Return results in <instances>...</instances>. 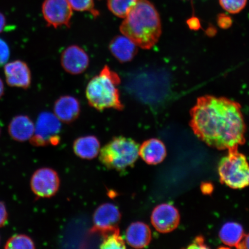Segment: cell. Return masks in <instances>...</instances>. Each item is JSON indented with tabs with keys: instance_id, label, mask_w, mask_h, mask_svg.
Here are the masks:
<instances>
[{
	"instance_id": "cell-21",
	"label": "cell",
	"mask_w": 249,
	"mask_h": 249,
	"mask_svg": "<svg viewBox=\"0 0 249 249\" xmlns=\"http://www.w3.org/2000/svg\"><path fill=\"white\" fill-rule=\"evenodd\" d=\"M6 249H34L35 244L29 236L25 234H17L11 236L6 242Z\"/></svg>"
},
{
	"instance_id": "cell-14",
	"label": "cell",
	"mask_w": 249,
	"mask_h": 249,
	"mask_svg": "<svg viewBox=\"0 0 249 249\" xmlns=\"http://www.w3.org/2000/svg\"><path fill=\"white\" fill-rule=\"evenodd\" d=\"M8 133L11 138L18 142L30 140L35 132V124L26 115H18L12 118L8 125Z\"/></svg>"
},
{
	"instance_id": "cell-24",
	"label": "cell",
	"mask_w": 249,
	"mask_h": 249,
	"mask_svg": "<svg viewBox=\"0 0 249 249\" xmlns=\"http://www.w3.org/2000/svg\"><path fill=\"white\" fill-rule=\"evenodd\" d=\"M247 1L248 0H219L221 7L232 14L241 12L247 5Z\"/></svg>"
},
{
	"instance_id": "cell-10",
	"label": "cell",
	"mask_w": 249,
	"mask_h": 249,
	"mask_svg": "<svg viewBox=\"0 0 249 249\" xmlns=\"http://www.w3.org/2000/svg\"><path fill=\"white\" fill-rule=\"evenodd\" d=\"M151 223L158 232L169 233L178 227L180 215L178 210L170 204H161L154 208L151 214Z\"/></svg>"
},
{
	"instance_id": "cell-32",
	"label": "cell",
	"mask_w": 249,
	"mask_h": 249,
	"mask_svg": "<svg viewBox=\"0 0 249 249\" xmlns=\"http://www.w3.org/2000/svg\"><path fill=\"white\" fill-rule=\"evenodd\" d=\"M201 191L204 194H210L213 191V186L211 183H204L201 185Z\"/></svg>"
},
{
	"instance_id": "cell-28",
	"label": "cell",
	"mask_w": 249,
	"mask_h": 249,
	"mask_svg": "<svg viewBox=\"0 0 249 249\" xmlns=\"http://www.w3.org/2000/svg\"><path fill=\"white\" fill-rule=\"evenodd\" d=\"M188 249H207V246L205 244L204 239L201 236H198L195 239Z\"/></svg>"
},
{
	"instance_id": "cell-33",
	"label": "cell",
	"mask_w": 249,
	"mask_h": 249,
	"mask_svg": "<svg viewBox=\"0 0 249 249\" xmlns=\"http://www.w3.org/2000/svg\"><path fill=\"white\" fill-rule=\"evenodd\" d=\"M5 87L4 82L0 78V99L2 98V96L4 94Z\"/></svg>"
},
{
	"instance_id": "cell-34",
	"label": "cell",
	"mask_w": 249,
	"mask_h": 249,
	"mask_svg": "<svg viewBox=\"0 0 249 249\" xmlns=\"http://www.w3.org/2000/svg\"><path fill=\"white\" fill-rule=\"evenodd\" d=\"M0 135H1V129H0Z\"/></svg>"
},
{
	"instance_id": "cell-11",
	"label": "cell",
	"mask_w": 249,
	"mask_h": 249,
	"mask_svg": "<svg viewBox=\"0 0 249 249\" xmlns=\"http://www.w3.org/2000/svg\"><path fill=\"white\" fill-rule=\"evenodd\" d=\"M61 63L68 73L80 74L89 67V59L87 53L80 46L71 45L62 53Z\"/></svg>"
},
{
	"instance_id": "cell-3",
	"label": "cell",
	"mask_w": 249,
	"mask_h": 249,
	"mask_svg": "<svg viewBox=\"0 0 249 249\" xmlns=\"http://www.w3.org/2000/svg\"><path fill=\"white\" fill-rule=\"evenodd\" d=\"M120 83L118 74L106 65L87 86L86 95L89 105L99 111L106 108L122 110L124 105L118 89Z\"/></svg>"
},
{
	"instance_id": "cell-29",
	"label": "cell",
	"mask_w": 249,
	"mask_h": 249,
	"mask_svg": "<svg viewBox=\"0 0 249 249\" xmlns=\"http://www.w3.org/2000/svg\"><path fill=\"white\" fill-rule=\"evenodd\" d=\"M187 23H188L189 27L193 30H198L200 27V21H199L198 18L196 17L190 18L187 21Z\"/></svg>"
},
{
	"instance_id": "cell-9",
	"label": "cell",
	"mask_w": 249,
	"mask_h": 249,
	"mask_svg": "<svg viewBox=\"0 0 249 249\" xmlns=\"http://www.w3.org/2000/svg\"><path fill=\"white\" fill-rule=\"evenodd\" d=\"M121 214L119 209L113 204L105 203L96 208L93 215V232H99L105 235L119 229Z\"/></svg>"
},
{
	"instance_id": "cell-23",
	"label": "cell",
	"mask_w": 249,
	"mask_h": 249,
	"mask_svg": "<svg viewBox=\"0 0 249 249\" xmlns=\"http://www.w3.org/2000/svg\"><path fill=\"white\" fill-rule=\"evenodd\" d=\"M71 8L74 11L89 12L93 17H98L99 12L95 8L93 0H68Z\"/></svg>"
},
{
	"instance_id": "cell-15",
	"label": "cell",
	"mask_w": 249,
	"mask_h": 249,
	"mask_svg": "<svg viewBox=\"0 0 249 249\" xmlns=\"http://www.w3.org/2000/svg\"><path fill=\"white\" fill-rule=\"evenodd\" d=\"M111 53L120 62L132 61L138 53V46L124 36H118L111 40L109 44Z\"/></svg>"
},
{
	"instance_id": "cell-16",
	"label": "cell",
	"mask_w": 249,
	"mask_h": 249,
	"mask_svg": "<svg viewBox=\"0 0 249 249\" xmlns=\"http://www.w3.org/2000/svg\"><path fill=\"white\" fill-rule=\"evenodd\" d=\"M139 155L148 164L156 165L162 162L167 155L164 143L158 139L146 140L139 147Z\"/></svg>"
},
{
	"instance_id": "cell-18",
	"label": "cell",
	"mask_w": 249,
	"mask_h": 249,
	"mask_svg": "<svg viewBox=\"0 0 249 249\" xmlns=\"http://www.w3.org/2000/svg\"><path fill=\"white\" fill-rule=\"evenodd\" d=\"M100 148V142L94 136L81 137L73 143L74 154L84 160H92L97 157Z\"/></svg>"
},
{
	"instance_id": "cell-1",
	"label": "cell",
	"mask_w": 249,
	"mask_h": 249,
	"mask_svg": "<svg viewBox=\"0 0 249 249\" xmlns=\"http://www.w3.org/2000/svg\"><path fill=\"white\" fill-rule=\"evenodd\" d=\"M190 114L193 131L210 147L229 150L245 144L247 126L239 103L205 95L197 99Z\"/></svg>"
},
{
	"instance_id": "cell-25",
	"label": "cell",
	"mask_w": 249,
	"mask_h": 249,
	"mask_svg": "<svg viewBox=\"0 0 249 249\" xmlns=\"http://www.w3.org/2000/svg\"><path fill=\"white\" fill-rule=\"evenodd\" d=\"M11 51L7 42L0 38V67L4 66L10 57Z\"/></svg>"
},
{
	"instance_id": "cell-5",
	"label": "cell",
	"mask_w": 249,
	"mask_h": 249,
	"mask_svg": "<svg viewBox=\"0 0 249 249\" xmlns=\"http://www.w3.org/2000/svg\"><path fill=\"white\" fill-rule=\"evenodd\" d=\"M221 160L218 172L220 182L232 189H241L249 185V164L238 148L229 149Z\"/></svg>"
},
{
	"instance_id": "cell-30",
	"label": "cell",
	"mask_w": 249,
	"mask_h": 249,
	"mask_svg": "<svg viewBox=\"0 0 249 249\" xmlns=\"http://www.w3.org/2000/svg\"><path fill=\"white\" fill-rule=\"evenodd\" d=\"M237 249H249V233L245 235L244 238H243L242 241L239 244Z\"/></svg>"
},
{
	"instance_id": "cell-20",
	"label": "cell",
	"mask_w": 249,
	"mask_h": 249,
	"mask_svg": "<svg viewBox=\"0 0 249 249\" xmlns=\"http://www.w3.org/2000/svg\"><path fill=\"white\" fill-rule=\"evenodd\" d=\"M138 0H108L107 7L112 14L120 18H124Z\"/></svg>"
},
{
	"instance_id": "cell-27",
	"label": "cell",
	"mask_w": 249,
	"mask_h": 249,
	"mask_svg": "<svg viewBox=\"0 0 249 249\" xmlns=\"http://www.w3.org/2000/svg\"><path fill=\"white\" fill-rule=\"evenodd\" d=\"M8 218V212L4 202L0 201V228L5 226Z\"/></svg>"
},
{
	"instance_id": "cell-4",
	"label": "cell",
	"mask_w": 249,
	"mask_h": 249,
	"mask_svg": "<svg viewBox=\"0 0 249 249\" xmlns=\"http://www.w3.org/2000/svg\"><path fill=\"white\" fill-rule=\"evenodd\" d=\"M139 147L138 142L132 139L116 137L101 149L99 160L108 169L126 170L138 160Z\"/></svg>"
},
{
	"instance_id": "cell-6",
	"label": "cell",
	"mask_w": 249,
	"mask_h": 249,
	"mask_svg": "<svg viewBox=\"0 0 249 249\" xmlns=\"http://www.w3.org/2000/svg\"><path fill=\"white\" fill-rule=\"evenodd\" d=\"M61 121L54 114L44 111L39 114L35 125V132L30 139L31 144L36 147L60 142L61 130Z\"/></svg>"
},
{
	"instance_id": "cell-2",
	"label": "cell",
	"mask_w": 249,
	"mask_h": 249,
	"mask_svg": "<svg viewBox=\"0 0 249 249\" xmlns=\"http://www.w3.org/2000/svg\"><path fill=\"white\" fill-rule=\"evenodd\" d=\"M120 29L140 48L150 49L157 44L161 34L160 14L148 0H138L124 18Z\"/></svg>"
},
{
	"instance_id": "cell-31",
	"label": "cell",
	"mask_w": 249,
	"mask_h": 249,
	"mask_svg": "<svg viewBox=\"0 0 249 249\" xmlns=\"http://www.w3.org/2000/svg\"><path fill=\"white\" fill-rule=\"evenodd\" d=\"M7 19L4 14L0 12V34L4 31L7 27Z\"/></svg>"
},
{
	"instance_id": "cell-13",
	"label": "cell",
	"mask_w": 249,
	"mask_h": 249,
	"mask_svg": "<svg viewBox=\"0 0 249 249\" xmlns=\"http://www.w3.org/2000/svg\"><path fill=\"white\" fill-rule=\"evenodd\" d=\"M80 105L78 99L73 96H61L55 101L54 113L55 116L62 122L70 124L79 117L80 113Z\"/></svg>"
},
{
	"instance_id": "cell-7",
	"label": "cell",
	"mask_w": 249,
	"mask_h": 249,
	"mask_svg": "<svg viewBox=\"0 0 249 249\" xmlns=\"http://www.w3.org/2000/svg\"><path fill=\"white\" fill-rule=\"evenodd\" d=\"M60 180L58 174L51 168H40L35 171L30 180L34 195L41 198H51L58 191Z\"/></svg>"
},
{
	"instance_id": "cell-22",
	"label": "cell",
	"mask_w": 249,
	"mask_h": 249,
	"mask_svg": "<svg viewBox=\"0 0 249 249\" xmlns=\"http://www.w3.org/2000/svg\"><path fill=\"white\" fill-rule=\"evenodd\" d=\"M101 249H124L125 243L120 233V230L108 232L104 235V240L102 243Z\"/></svg>"
},
{
	"instance_id": "cell-17",
	"label": "cell",
	"mask_w": 249,
	"mask_h": 249,
	"mask_svg": "<svg viewBox=\"0 0 249 249\" xmlns=\"http://www.w3.org/2000/svg\"><path fill=\"white\" fill-rule=\"evenodd\" d=\"M127 244L136 249L147 247L152 239L151 230L145 223L136 222L130 224L125 233Z\"/></svg>"
},
{
	"instance_id": "cell-26",
	"label": "cell",
	"mask_w": 249,
	"mask_h": 249,
	"mask_svg": "<svg viewBox=\"0 0 249 249\" xmlns=\"http://www.w3.org/2000/svg\"><path fill=\"white\" fill-rule=\"evenodd\" d=\"M217 23L222 29H228L232 24L231 18L225 14H220L217 17Z\"/></svg>"
},
{
	"instance_id": "cell-12",
	"label": "cell",
	"mask_w": 249,
	"mask_h": 249,
	"mask_svg": "<svg viewBox=\"0 0 249 249\" xmlns=\"http://www.w3.org/2000/svg\"><path fill=\"white\" fill-rule=\"evenodd\" d=\"M6 82L11 87L26 89L31 84V72L26 62L20 60L7 62L4 65Z\"/></svg>"
},
{
	"instance_id": "cell-8",
	"label": "cell",
	"mask_w": 249,
	"mask_h": 249,
	"mask_svg": "<svg viewBox=\"0 0 249 249\" xmlns=\"http://www.w3.org/2000/svg\"><path fill=\"white\" fill-rule=\"evenodd\" d=\"M42 12L48 26L54 28L63 26L70 27L72 9L68 0H45Z\"/></svg>"
},
{
	"instance_id": "cell-19",
	"label": "cell",
	"mask_w": 249,
	"mask_h": 249,
	"mask_svg": "<svg viewBox=\"0 0 249 249\" xmlns=\"http://www.w3.org/2000/svg\"><path fill=\"white\" fill-rule=\"evenodd\" d=\"M245 235L244 229L240 224L232 222L225 223L219 232L220 240L224 244L236 248Z\"/></svg>"
}]
</instances>
